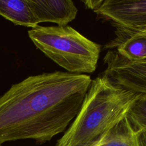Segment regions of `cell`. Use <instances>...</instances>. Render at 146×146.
<instances>
[{
    "instance_id": "cell-6",
    "label": "cell",
    "mask_w": 146,
    "mask_h": 146,
    "mask_svg": "<svg viewBox=\"0 0 146 146\" xmlns=\"http://www.w3.org/2000/svg\"><path fill=\"white\" fill-rule=\"evenodd\" d=\"M36 21L66 26L76 17L78 9L71 0H28Z\"/></svg>"
},
{
    "instance_id": "cell-4",
    "label": "cell",
    "mask_w": 146,
    "mask_h": 146,
    "mask_svg": "<svg viewBox=\"0 0 146 146\" xmlns=\"http://www.w3.org/2000/svg\"><path fill=\"white\" fill-rule=\"evenodd\" d=\"M99 17L113 26L146 30V0H94L82 1Z\"/></svg>"
},
{
    "instance_id": "cell-2",
    "label": "cell",
    "mask_w": 146,
    "mask_h": 146,
    "mask_svg": "<svg viewBox=\"0 0 146 146\" xmlns=\"http://www.w3.org/2000/svg\"><path fill=\"white\" fill-rule=\"evenodd\" d=\"M140 94L103 75L92 80L79 112L55 146H87L98 141L126 117Z\"/></svg>"
},
{
    "instance_id": "cell-9",
    "label": "cell",
    "mask_w": 146,
    "mask_h": 146,
    "mask_svg": "<svg viewBox=\"0 0 146 146\" xmlns=\"http://www.w3.org/2000/svg\"><path fill=\"white\" fill-rule=\"evenodd\" d=\"M0 15L15 25H38L28 0H0Z\"/></svg>"
},
{
    "instance_id": "cell-3",
    "label": "cell",
    "mask_w": 146,
    "mask_h": 146,
    "mask_svg": "<svg viewBox=\"0 0 146 146\" xmlns=\"http://www.w3.org/2000/svg\"><path fill=\"white\" fill-rule=\"evenodd\" d=\"M34 45L68 72L92 73L95 71L100 46L72 27L36 25L28 31Z\"/></svg>"
},
{
    "instance_id": "cell-12",
    "label": "cell",
    "mask_w": 146,
    "mask_h": 146,
    "mask_svg": "<svg viewBox=\"0 0 146 146\" xmlns=\"http://www.w3.org/2000/svg\"><path fill=\"white\" fill-rule=\"evenodd\" d=\"M0 146H2V145H0Z\"/></svg>"
},
{
    "instance_id": "cell-11",
    "label": "cell",
    "mask_w": 146,
    "mask_h": 146,
    "mask_svg": "<svg viewBox=\"0 0 146 146\" xmlns=\"http://www.w3.org/2000/svg\"><path fill=\"white\" fill-rule=\"evenodd\" d=\"M139 134L141 146H146V131L141 132Z\"/></svg>"
},
{
    "instance_id": "cell-5",
    "label": "cell",
    "mask_w": 146,
    "mask_h": 146,
    "mask_svg": "<svg viewBox=\"0 0 146 146\" xmlns=\"http://www.w3.org/2000/svg\"><path fill=\"white\" fill-rule=\"evenodd\" d=\"M103 60L106 68L103 75L125 88L146 94V59L132 61L116 50H108Z\"/></svg>"
},
{
    "instance_id": "cell-8",
    "label": "cell",
    "mask_w": 146,
    "mask_h": 146,
    "mask_svg": "<svg viewBox=\"0 0 146 146\" xmlns=\"http://www.w3.org/2000/svg\"><path fill=\"white\" fill-rule=\"evenodd\" d=\"M87 146H141L139 134L132 127L127 116L98 141Z\"/></svg>"
},
{
    "instance_id": "cell-10",
    "label": "cell",
    "mask_w": 146,
    "mask_h": 146,
    "mask_svg": "<svg viewBox=\"0 0 146 146\" xmlns=\"http://www.w3.org/2000/svg\"><path fill=\"white\" fill-rule=\"evenodd\" d=\"M127 117L137 133L146 131V94H141L127 112Z\"/></svg>"
},
{
    "instance_id": "cell-7",
    "label": "cell",
    "mask_w": 146,
    "mask_h": 146,
    "mask_svg": "<svg viewBox=\"0 0 146 146\" xmlns=\"http://www.w3.org/2000/svg\"><path fill=\"white\" fill-rule=\"evenodd\" d=\"M116 27L115 38L104 45V48L116 50L124 58L132 61L146 59V30H135Z\"/></svg>"
},
{
    "instance_id": "cell-1",
    "label": "cell",
    "mask_w": 146,
    "mask_h": 146,
    "mask_svg": "<svg viewBox=\"0 0 146 146\" xmlns=\"http://www.w3.org/2000/svg\"><path fill=\"white\" fill-rule=\"evenodd\" d=\"M91 81L84 74L56 71L12 84L0 96V145L23 139L42 144L64 132Z\"/></svg>"
}]
</instances>
